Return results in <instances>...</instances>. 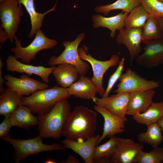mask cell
<instances>
[{"label": "cell", "mask_w": 163, "mask_h": 163, "mask_svg": "<svg viewBox=\"0 0 163 163\" xmlns=\"http://www.w3.org/2000/svg\"><path fill=\"white\" fill-rule=\"evenodd\" d=\"M97 116L95 112L85 107H75L64 125L62 136L78 141L91 138L97 130Z\"/></svg>", "instance_id": "cell-1"}, {"label": "cell", "mask_w": 163, "mask_h": 163, "mask_svg": "<svg viewBox=\"0 0 163 163\" xmlns=\"http://www.w3.org/2000/svg\"><path fill=\"white\" fill-rule=\"evenodd\" d=\"M71 109V105L67 99H64L57 102L50 111L38 114L39 135L43 138H60Z\"/></svg>", "instance_id": "cell-2"}, {"label": "cell", "mask_w": 163, "mask_h": 163, "mask_svg": "<svg viewBox=\"0 0 163 163\" xmlns=\"http://www.w3.org/2000/svg\"><path fill=\"white\" fill-rule=\"evenodd\" d=\"M71 95L68 88L56 85L50 88L39 90L31 95L22 96L21 104L28 107L33 113L40 114L50 111L58 101Z\"/></svg>", "instance_id": "cell-3"}, {"label": "cell", "mask_w": 163, "mask_h": 163, "mask_svg": "<svg viewBox=\"0 0 163 163\" xmlns=\"http://www.w3.org/2000/svg\"><path fill=\"white\" fill-rule=\"evenodd\" d=\"M22 6L18 0H0L1 43L3 44L7 39L13 42L24 14Z\"/></svg>", "instance_id": "cell-4"}, {"label": "cell", "mask_w": 163, "mask_h": 163, "mask_svg": "<svg viewBox=\"0 0 163 163\" xmlns=\"http://www.w3.org/2000/svg\"><path fill=\"white\" fill-rule=\"evenodd\" d=\"M43 138L39 135L37 137L26 139H14L8 135L1 139L10 143L14 149V159L16 163H19L30 155L40 152L54 150H64L63 145L54 143L50 145L44 144Z\"/></svg>", "instance_id": "cell-5"}, {"label": "cell", "mask_w": 163, "mask_h": 163, "mask_svg": "<svg viewBox=\"0 0 163 163\" xmlns=\"http://www.w3.org/2000/svg\"><path fill=\"white\" fill-rule=\"evenodd\" d=\"M35 35L33 41L25 47L22 46L21 40H18L16 36L14 37L15 46L11 48V51L14 53L15 58L21 59L23 63L29 64L35 58L39 51L53 48L57 44L56 40L47 37L40 29L37 31Z\"/></svg>", "instance_id": "cell-6"}, {"label": "cell", "mask_w": 163, "mask_h": 163, "mask_svg": "<svg viewBox=\"0 0 163 163\" xmlns=\"http://www.w3.org/2000/svg\"><path fill=\"white\" fill-rule=\"evenodd\" d=\"M85 37L84 34L82 33L72 42L69 40L63 42L64 50L59 56L51 57L49 60V65L53 66L62 63L70 64L75 66L80 76L86 75L89 70V65L80 59L78 52V46Z\"/></svg>", "instance_id": "cell-7"}, {"label": "cell", "mask_w": 163, "mask_h": 163, "mask_svg": "<svg viewBox=\"0 0 163 163\" xmlns=\"http://www.w3.org/2000/svg\"><path fill=\"white\" fill-rule=\"evenodd\" d=\"M83 47L78 48V52L80 59L89 62L91 66L93 71V76L91 78L98 90V93L103 97L105 90L103 84L104 75L110 67L117 66L120 61V57L117 54H113L110 59L105 61L98 60L92 57L88 53V48L85 45Z\"/></svg>", "instance_id": "cell-8"}, {"label": "cell", "mask_w": 163, "mask_h": 163, "mask_svg": "<svg viewBox=\"0 0 163 163\" xmlns=\"http://www.w3.org/2000/svg\"><path fill=\"white\" fill-rule=\"evenodd\" d=\"M143 144L136 142L130 139L118 138L115 152L110 155L95 161L97 163H134L136 157L142 151Z\"/></svg>", "instance_id": "cell-9"}, {"label": "cell", "mask_w": 163, "mask_h": 163, "mask_svg": "<svg viewBox=\"0 0 163 163\" xmlns=\"http://www.w3.org/2000/svg\"><path fill=\"white\" fill-rule=\"evenodd\" d=\"M120 82L117 89L113 92L116 93H129L150 89L157 88L160 83L154 80H148L137 74L131 68L126 69L119 79Z\"/></svg>", "instance_id": "cell-10"}, {"label": "cell", "mask_w": 163, "mask_h": 163, "mask_svg": "<svg viewBox=\"0 0 163 163\" xmlns=\"http://www.w3.org/2000/svg\"><path fill=\"white\" fill-rule=\"evenodd\" d=\"M143 52L135 59L139 66L148 69L163 65V39L143 41Z\"/></svg>", "instance_id": "cell-11"}, {"label": "cell", "mask_w": 163, "mask_h": 163, "mask_svg": "<svg viewBox=\"0 0 163 163\" xmlns=\"http://www.w3.org/2000/svg\"><path fill=\"white\" fill-rule=\"evenodd\" d=\"M4 78L5 84L8 88L22 96H30L38 90L47 89L49 87L47 83L32 78L25 74H22L19 78L6 74Z\"/></svg>", "instance_id": "cell-12"}, {"label": "cell", "mask_w": 163, "mask_h": 163, "mask_svg": "<svg viewBox=\"0 0 163 163\" xmlns=\"http://www.w3.org/2000/svg\"><path fill=\"white\" fill-rule=\"evenodd\" d=\"M142 28H125L119 30L117 36V43L125 45L129 51L131 65L142 50Z\"/></svg>", "instance_id": "cell-13"}, {"label": "cell", "mask_w": 163, "mask_h": 163, "mask_svg": "<svg viewBox=\"0 0 163 163\" xmlns=\"http://www.w3.org/2000/svg\"><path fill=\"white\" fill-rule=\"evenodd\" d=\"M14 56H8L5 60L6 68L10 72L25 74L28 75L34 74L40 77L43 82L48 84L49 77L56 66L47 67L42 66H36L21 62Z\"/></svg>", "instance_id": "cell-14"}, {"label": "cell", "mask_w": 163, "mask_h": 163, "mask_svg": "<svg viewBox=\"0 0 163 163\" xmlns=\"http://www.w3.org/2000/svg\"><path fill=\"white\" fill-rule=\"evenodd\" d=\"M130 93H120L104 98L95 97L92 100L112 114L122 118H126Z\"/></svg>", "instance_id": "cell-15"}, {"label": "cell", "mask_w": 163, "mask_h": 163, "mask_svg": "<svg viewBox=\"0 0 163 163\" xmlns=\"http://www.w3.org/2000/svg\"><path fill=\"white\" fill-rule=\"evenodd\" d=\"M94 108L102 116L104 120L103 132L97 141V145L107 136L110 137L124 132L125 123L127 120V118H122L117 117L97 105H94Z\"/></svg>", "instance_id": "cell-16"}, {"label": "cell", "mask_w": 163, "mask_h": 163, "mask_svg": "<svg viewBox=\"0 0 163 163\" xmlns=\"http://www.w3.org/2000/svg\"><path fill=\"white\" fill-rule=\"evenodd\" d=\"M101 135H95L89 139L78 141L66 138L62 141L65 149L72 150L79 155L86 163H93L94 150Z\"/></svg>", "instance_id": "cell-17"}, {"label": "cell", "mask_w": 163, "mask_h": 163, "mask_svg": "<svg viewBox=\"0 0 163 163\" xmlns=\"http://www.w3.org/2000/svg\"><path fill=\"white\" fill-rule=\"evenodd\" d=\"M155 93L154 89L130 93L126 114L133 116L145 112L153 102Z\"/></svg>", "instance_id": "cell-18"}, {"label": "cell", "mask_w": 163, "mask_h": 163, "mask_svg": "<svg viewBox=\"0 0 163 163\" xmlns=\"http://www.w3.org/2000/svg\"><path fill=\"white\" fill-rule=\"evenodd\" d=\"M123 12L109 17H105L99 14H95L92 17L94 23L93 26L95 28L103 27L108 29L111 32L110 37L114 38L116 31L124 28L125 21L129 14Z\"/></svg>", "instance_id": "cell-19"}, {"label": "cell", "mask_w": 163, "mask_h": 163, "mask_svg": "<svg viewBox=\"0 0 163 163\" xmlns=\"http://www.w3.org/2000/svg\"><path fill=\"white\" fill-rule=\"evenodd\" d=\"M68 88L71 95L81 99L92 100L98 93L97 88L91 79L85 76H81Z\"/></svg>", "instance_id": "cell-20"}, {"label": "cell", "mask_w": 163, "mask_h": 163, "mask_svg": "<svg viewBox=\"0 0 163 163\" xmlns=\"http://www.w3.org/2000/svg\"><path fill=\"white\" fill-rule=\"evenodd\" d=\"M57 65L52 73L56 83L62 87L69 88L78 78L79 74L76 68L72 65L67 63Z\"/></svg>", "instance_id": "cell-21"}, {"label": "cell", "mask_w": 163, "mask_h": 163, "mask_svg": "<svg viewBox=\"0 0 163 163\" xmlns=\"http://www.w3.org/2000/svg\"><path fill=\"white\" fill-rule=\"evenodd\" d=\"M31 110L26 106L21 104L10 115L12 126L28 129L38 125V117L34 116Z\"/></svg>", "instance_id": "cell-22"}, {"label": "cell", "mask_w": 163, "mask_h": 163, "mask_svg": "<svg viewBox=\"0 0 163 163\" xmlns=\"http://www.w3.org/2000/svg\"><path fill=\"white\" fill-rule=\"evenodd\" d=\"M0 94V115L5 117H10L21 104L22 96L8 88L5 89Z\"/></svg>", "instance_id": "cell-23"}, {"label": "cell", "mask_w": 163, "mask_h": 163, "mask_svg": "<svg viewBox=\"0 0 163 163\" xmlns=\"http://www.w3.org/2000/svg\"><path fill=\"white\" fill-rule=\"evenodd\" d=\"M18 0L19 4L24 7L30 16L31 28L27 37L32 38L41 27L45 15L51 11L55 10L56 3L52 9L42 13L37 12L36 10L34 0Z\"/></svg>", "instance_id": "cell-24"}, {"label": "cell", "mask_w": 163, "mask_h": 163, "mask_svg": "<svg viewBox=\"0 0 163 163\" xmlns=\"http://www.w3.org/2000/svg\"><path fill=\"white\" fill-rule=\"evenodd\" d=\"M163 116V101L153 102L145 112L138 113L132 116L133 120L137 123L146 126L157 123Z\"/></svg>", "instance_id": "cell-25"}, {"label": "cell", "mask_w": 163, "mask_h": 163, "mask_svg": "<svg viewBox=\"0 0 163 163\" xmlns=\"http://www.w3.org/2000/svg\"><path fill=\"white\" fill-rule=\"evenodd\" d=\"M146 132L139 134L137 139L139 142L145 143L153 148L159 146L163 139L161 129L157 123L147 126Z\"/></svg>", "instance_id": "cell-26"}, {"label": "cell", "mask_w": 163, "mask_h": 163, "mask_svg": "<svg viewBox=\"0 0 163 163\" xmlns=\"http://www.w3.org/2000/svg\"><path fill=\"white\" fill-rule=\"evenodd\" d=\"M141 5L138 0H117L110 4L97 6L94 11L97 13L106 15H108L110 11L114 10H121L129 13L134 8Z\"/></svg>", "instance_id": "cell-27"}, {"label": "cell", "mask_w": 163, "mask_h": 163, "mask_svg": "<svg viewBox=\"0 0 163 163\" xmlns=\"http://www.w3.org/2000/svg\"><path fill=\"white\" fill-rule=\"evenodd\" d=\"M150 15L141 5L137 6L129 13L125 21L124 27L143 28Z\"/></svg>", "instance_id": "cell-28"}, {"label": "cell", "mask_w": 163, "mask_h": 163, "mask_svg": "<svg viewBox=\"0 0 163 163\" xmlns=\"http://www.w3.org/2000/svg\"><path fill=\"white\" fill-rule=\"evenodd\" d=\"M142 29V42L162 38L156 18L154 16L150 15Z\"/></svg>", "instance_id": "cell-29"}, {"label": "cell", "mask_w": 163, "mask_h": 163, "mask_svg": "<svg viewBox=\"0 0 163 163\" xmlns=\"http://www.w3.org/2000/svg\"><path fill=\"white\" fill-rule=\"evenodd\" d=\"M163 161V147L158 146L149 152L142 151L136 157L134 163H160Z\"/></svg>", "instance_id": "cell-30"}, {"label": "cell", "mask_w": 163, "mask_h": 163, "mask_svg": "<svg viewBox=\"0 0 163 163\" xmlns=\"http://www.w3.org/2000/svg\"><path fill=\"white\" fill-rule=\"evenodd\" d=\"M118 137L115 135L110 137V139L104 143L96 146L94 150V161L101 158L112 154L115 151L117 144Z\"/></svg>", "instance_id": "cell-31"}, {"label": "cell", "mask_w": 163, "mask_h": 163, "mask_svg": "<svg viewBox=\"0 0 163 163\" xmlns=\"http://www.w3.org/2000/svg\"><path fill=\"white\" fill-rule=\"evenodd\" d=\"M149 14L155 17H163V2L158 0H138Z\"/></svg>", "instance_id": "cell-32"}, {"label": "cell", "mask_w": 163, "mask_h": 163, "mask_svg": "<svg viewBox=\"0 0 163 163\" xmlns=\"http://www.w3.org/2000/svg\"><path fill=\"white\" fill-rule=\"evenodd\" d=\"M125 59H121L118 65V66L114 72L110 76L105 92L102 97L104 98L109 96L110 91L117 82L119 79L122 75L123 69Z\"/></svg>", "instance_id": "cell-33"}, {"label": "cell", "mask_w": 163, "mask_h": 163, "mask_svg": "<svg viewBox=\"0 0 163 163\" xmlns=\"http://www.w3.org/2000/svg\"><path fill=\"white\" fill-rule=\"evenodd\" d=\"M12 125L10 117H5L0 124V138L8 135Z\"/></svg>", "instance_id": "cell-34"}, {"label": "cell", "mask_w": 163, "mask_h": 163, "mask_svg": "<svg viewBox=\"0 0 163 163\" xmlns=\"http://www.w3.org/2000/svg\"><path fill=\"white\" fill-rule=\"evenodd\" d=\"M4 63L2 62L1 57L0 58V92L2 93L5 89L3 87V84L5 83V80L4 78H3L2 75V69Z\"/></svg>", "instance_id": "cell-35"}, {"label": "cell", "mask_w": 163, "mask_h": 163, "mask_svg": "<svg viewBox=\"0 0 163 163\" xmlns=\"http://www.w3.org/2000/svg\"><path fill=\"white\" fill-rule=\"evenodd\" d=\"M59 163H80V161L75 156L70 154L66 159L60 161Z\"/></svg>", "instance_id": "cell-36"}, {"label": "cell", "mask_w": 163, "mask_h": 163, "mask_svg": "<svg viewBox=\"0 0 163 163\" xmlns=\"http://www.w3.org/2000/svg\"><path fill=\"white\" fill-rule=\"evenodd\" d=\"M156 18L158 25L161 31L162 38L163 39V21L159 17H156Z\"/></svg>", "instance_id": "cell-37"}, {"label": "cell", "mask_w": 163, "mask_h": 163, "mask_svg": "<svg viewBox=\"0 0 163 163\" xmlns=\"http://www.w3.org/2000/svg\"><path fill=\"white\" fill-rule=\"evenodd\" d=\"M160 127L163 133V116L157 122Z\"/></svg>", "instance_id": "cell-38"}, {"label": "cell", "mask_w": 163, "mask_h": 163, "mask_svg": "<svg viewBox=\"0 0 163 163\" xmlns=\"http://www.w3.org/2000/svg\"><path fill=\"white\" fill-rule=\"evenodd\" d=\"M46 163H55L56 161L50 159H47L46 161H44Z\"/></svg>", "instance_id": "cell-39"}, {"label": "cell", "mask_w": 163, "mask_h": 163, "mask_svg": "<svg viewBox=\"0 0 163 163\" xmlns=\"http://www.w3.org/2000/svg\"><path fill=\"white\" fill-rule=\"evenodd\" d=\"M160 19L162 20V21H163V17H159Z\"/></svg>", "instance_id": "cell-40"}, {"label": "cell", "mask_w": 163, "mask_h": 163, "mask_svg": "<svg viewBox=\"0 0 163 163\" xmlns=\"http://www.w3.org/2000/svg\"><path fill=\"white\" fill-rule=\"evenodd\" d=\"M161 2H163V0H158Z\"/></svg>", "instance_id": "cell-41"}]
</instances>
